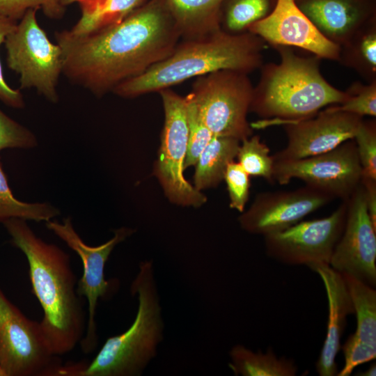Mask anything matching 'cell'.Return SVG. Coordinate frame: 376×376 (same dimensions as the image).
Returning a JSON list of instances; mask_svg holds the SVG:
<instances>
[{
  "label": "cell",
  "mask_w": 376,
  "mask_h": 376,
  "mask_svg": "<svg viewBox=\"0 0 376 376\" xmlns=\"http://www.w3.org/2000/svg\"><path fill=\"white\" fill-rule=\"evenodd\" d=\"M63 74L102 97L166 58L181 38L167 0H148L120 21L85 34L57 31Z\"/></svg>",
  "instance_id": "1"
},
{
  "label": "cell",
  "mask_w": 376,
  "mask_h": 376,
  "mask_svg": "<svg viewBox=\"0 0 376 376\" xmlns=\"http://www.w3.org/2000/svg\"><path fill=\"white\" fill-rule=\"evenodd\" d=\"M2 224L27 259L32 292L43 311L40 324L51 350L58 356L71 352L82 339L86 321L70 256L38 237L26 220Z\"/></svg>",
  "instance_id": "2"
},
{
  "label": "cell",
  "mask_w": 376,
  "mask_h": 376,
  "mask_svg": "<svg viewBox=\"0 0 376 376\" xmlns=\"http://www.w3.org/2000/svg\"><path fill=\"white\" fill-rule=\"evenodd\" d=\"M265 47V42L250 32L230 34L221 29L185 39L166 58L118 84L112 92L123 98H134L218 70L249 74L263 65Z\"/></svg>",
  "instance_id": "3"
},
{
  "label": "cell",
  "mask_w": 376,
  "mask_h": 376,
  "mask_svg": "<svg viewBox=\"0 0 376 376\" xmlns=\"http://www.w3.org/2000/svg\"><path fill=\"white\" fill-rule=\"evenodd\" d=\"M274 48L279 53L280 63L260 67L249 111L283 124L309 118L345 100V92L336 88L322 75L320 58L299 56L289 47Z\"/></svg>",
  "instance_id": "4"
},
{
  "label": "cell",
  "mask_w": 376,
  "mask_h": 376,
  "mask_svg": "<svg viewBox=\"0 0 376 376\" xmlns=\"http://www.w3.org/2000/svg\"><path fill=\"white\" fill-rule=\"evenodd\" d=\"M130 291L139 301L131 326L125 332L107 338L91 361L63 364L58 376H136L142 373L156 356L157 345L162 340L163 321L152 262L140 264Z\"/></svg>",
  "instance_id": "5"
},
{
  "label": "cell",
  "mask_w": 376,
  "mask_h": 376,
  "mask_svg": "<svg viewBox=\"0 0 376 376\" xmlns=\"http://www.w3.org/2000/svg\"><path fill=\"white\" fill-rule=\"evenodd\" d=\"M37 8L27 10L6 36V64L19 75L20 89L33 88L52 103H57V86L63 74V52L40 26Z\"/></svg>",
  "instance_id": "6"
},
{
  "label": "cell",
  "mask_w": 376,
  "mask_h": 376,
  "mask_svg": "<svg viewBox=\"0 0 376 376\" xmlns=\"http://www.w3.org/2000/svg\"><path fill=\"white\" fill-rule=\"evenodd\" d=\"M249 74L221 70L196 77L190 92L200 116L214 136L241 141L252 135L246 116L253 86Z\"/></svg>",
  "instance_id": "7"
},
{
  "label": "cell",
  "mask_w": 376,
  "mask_h": 376,
  "mask_svg": "<svg viewBox=\"0 0 376 376\" xmlns=\"http://www.w3.org/2000/svg\"><path fill=\"white\" fill-rule=\"evenodd\" d=\"M0 365L6 376H58L63 366L40 322L28 318L1 288Z\"/></svg>",
  "instance_id": "8"
},
{
  "label": "cell",
  "mask_w": 376,
  "mask_h": 376,
  "mask_svg": "<svg viewBox=\"0 0 376 376\" xmlns=\"http://www.w3.org/2000/svg\"><path fill=\"white\" fill-rule=\"evenodd\" d=\"M161 95L164 123L154 174L169 200L177 205L198 207L206 196L184 176L188 148V127L185 97L171 88L159 92Z\"/></svg>",
  "instance_id": "9"
},
{
  "label": "cell",
  "mask_w": 376,
  "mask_h": 376,
  "mask_svg": "<svg viewBox=\"0 0 376 376\" xmlns=\"http://www.w3.org/2000/svg\"><path fill=\"white\" fill-rule=\"evenodd\" d=\"M47 229L54 233L73 250L81 258L83 274L77 284V292L88 301V318L84 335L79 345L85 354L93 352L98 343L95 322L96 308L99 299H106L114 292L115 280H106L105 264L114 247L130 236L134 230L120 228L114 230L111 239L105 243L91 246L86 244L75 230L72 219L67 217L62 222L50 220L46 222Z\"/></svg>",
  "instance_id": "10"
},
{
  "label": "cell",
  "mask_w": 376,
  "mask_h": 376,
  "mask_svg": "<svg viewBox=\"0 0 376 376\" xmlns=\"http://www.w3.org/2000/svg\"><path fill=\"white\" fill-rule=\"evenodd\" d=\"M347 199L328 217L299 221L279 232L264 236L267 255L290 265H329L345 227Z\"/></svg>",
  "instance_id": "11"
},
{
  "label": "cell",
  "mask_w": 376,
  "mask_h": 376,
  "mask_svg": "<svg viewBox=\"0 0 376 376\" xmlns=\"http://www.w3.org/2000/svg\"><path fill=\"white\" fill-rule=\"evenodd\" d=\"M361 169L354 140L350 139L334 149L292 161L274 162V182L284 185L292 179L331 196L348 199L361 182Z\"/></svg>",
  "instance_id": "12"
},
{
  "label": "cell",
  "mask_w": 376,
  "mask_h": 376,
  "mask_svg": "<svg viewBox=\"0 0 376 376\" xmlns=\"http://www.w3.org/2000/svg\"><path fill=\"white\" fill-rule=\"evenodd\" d=\"M329 265L341 274L376 285V228L368 214L361 182L347 199L345 227Z\"/></svg>",
  "instance_id": "13"
},
{
  "label": "cell",
  "mask_w": 376,
  "mask_h": 376,
  "mask_svg": "<svg viewBox=\"0 0 376 376\" xmlns=\"http://www.w3.org/2000/svg\"><path fill=\"white\" fill-rule=\"evenodd\" d=\"M363 119L331 105L309 118L284 123L287 144L272 155L274 160H297L330 151L354 139Z\"/></svg>",
  "instance_id": "14"
},
{
  "label": "cell",
  "mask_w": 376,
  "mask_h": 376,
  "mask_svg": "<svg viewBox=\"0 0 376 376\" xmlns=\"http://www.w3.org/2000/svg\"><path fill=\"white\" fill-rule=\"evenodd\" d=\"M334 198L306 185L291 191L258 194L251 205L238 217L241 228L263 237L285 230Z\"/></svg>",
  "instance_id": "15"
},
{
  "label": "cell",
  "mask_w": 376,
  "mask_h": 376,
  "mask_svg": "<svg viewBox=\"0 0 376 376\" xmlns=\"http://www.w3.org/2000/svg\"><path fill=\"white\" fill-rule=\"evenodd\" d=\"M272 47L303 49L321 59L338 61L340 47L327 39L295 0H276L274 8L265 19L248 30Z\"/></svg>",
  "instance_id": "16"
},
{
  "label": "cell",
  "mask_w": 376,
  "mask_h": 376,
  "mask_svg": "<svg viewBox=\"0 0 376 376\" xmlns=\"http://www.w3.org/2000/svg\"><path fill=\"white\" fill-rule=\"evenodd\" d=\"M318 31L338 46L376 17L375 0H295Z\"/></svg>",
  "instance_id": "17"
},
{
  "label": "cell",
  "mask_w": 376,
  "mask_h": 376,
  "mask_svg": "<svg viewBox=\"0 0 376 376\" xmlns=\"http://www.w3.org/2000/svg\"><path fill=\"white\" fill-rule=\"evenodd\" d=\"M320 277L325 288L328 301L329 316L327 335L316 363L320 376L338 374L336 358L340 349L347 318L354 314L352 299L343 276L328 264H319L311 268Z\"/></svg>",
  "instance_id": "18"
},
{
  "label": "cell",
  "mask_w": 376,
  "mask_h": 376,
  "mask_svg": "<svg viewBox=\"0 0 376 376\" xmlns=\"http://www.w3.org/2000/svg\"><path fill=\"white\" fill-rule=\"evenodd\" d=\"M342 275L352 299L357 328L341 347L345 362L337 375L349 376L357 366L376 357V290L351 276Z\"/></svg>",
  "instance_id": "19"
},
{
  "label": "cell",
  "mask_w": 376,
  "mask_h": 376,
  "mask_svg": "<svg viewBox=\"0 0 376 376\" xmlns=\"http://www.w3.org/2000/svg\"><path fill=\"white\" fill-rule=\"evenodd\" d=\"M226 0H167L184 39L200 37L221 29V8Z\"/></svg>",
  "instance_id": "20"
},
{
  "label": "cell",
  "mask_w": 376,
  "mask_h": 376,
  "mask_svg": "<svg viewBox=\"0 0 376 376\" xmlns=\"http://www.w3.org/2000/svg\"><path fill=\"white\" fill-rule=\"evenodd\" d=\"M240 141L214 136L200 155L194 175V186L198 191L217 186L223 180L228 164L237 157Z\"/></svg>",
  "instance_id": "21"
},
{
  "label": "cell",
  "mask_w": 376,
  "mask_h": 376,
  "mask_svg": "<svg viewBox=\"0 0 376 376\" xmlns=\"http://www.w3.org/2000/svg\"><path fill=\"white\" fill-rule=\"evenodd\" d=\"M339 47L338 63L355 70L368 83L376 81V17Z\"/></svg>",
  "instance_id": "22"
},
{
  "label": "cell",
  "mask_w": 376,
  "mask_h": 376,
  "mask_svg": "<svg viewBox=\"0 0 376 376\" xmlns=\"http://www.w3.org/2000/svg\"><path fill=\"white\" fill-rule=\"evenodd\" d=\"M229 366L235 375L242 376H295L298 368L285 357L279 358L274 352H254L242 345L234 346L230 352Z\"/></svg>",
  "instance_id": "23"
},
{
  "label": "cell",
  "mask_w": 376,
  "mask_h": 376,
  "mask_svg": "<svg viewBox=\"0 0 376 376\" xmlns=\"http://www.w3.org/2000/svg\"><path fill=\"white\" fill-rule=\"evenodd\" d=\"M148 0H79L81 17L70 30L85 34L118 22Z\"/></svg>",
  "instance_id": "24"
},
{
  "label": "cell",
  "mask_w": 376,
  "mask_h": 376,
  "mask_svg": "<svg viewBox=\"0 0 376 376\" xmlns=\"http://www.w3.org/2000/svg\"><path fill=\"white\" fill-rule=\"evenodd\" d=\"M276 3V0H226L221 11V29L230 34L248 32L272 13Z\"/></svg>",
  "instance_id": "25"
},
{
  "label": "cell",
  "mask_w": 376,
  "mask_h": 376,
  "mask_svg": "<svg viewBox=\"0 0 376 376\" xmlns=\"http://www.w3.org/2000/svg\"><path fill=\"white\" fill-rule=\"evenodd\" d=\"M60 214V210L49 203H26L16 198L0 158V223L12 218L47 222Z\"/></svg>",
  "instance_id": "26"
},
{
  "label": "cell",
  "mask_w": 376,
  "mask_h": 376,
  "mask_svg": "<svg viewBox=\"0 0 376 376\" xmlns=\"http://www.w3.org/2000/svg\"><path fill=\"white\" fill-rule=\"evenodd\" d=\"M236 157L237 162L249 175L261 177L269 183H274V160L269 147L258 135L242 140Z\"/></svg>",
  "instance_id": "27"
},
{
  "label": "cell",
  "mask_w": 376,
  "mask_h": 376,
  "mask_svg": "<svg viewBox=\"0 0 376 376\" xmlns=\"http://www.w3.org/2000/svg\"><path fill=\"white\" fill-rule=\"evenodd\" d=\"M185 97L188 127V148L185 162V169L195 166L200 155L214 135L203 121L191 93Z\"/></svg>",
  "instance_id": "28"
},
{
  "label": "cell",
  "mask_w": 376,
  "mask_h": 376,
  "mask_svg": "<svg viewBox=\"0 0 376 376\" xmlns=\"http://www.w3.org/2000/svg\"><path fill=\"white\" fill-rule=\"evenodd\" d=\"M361 166V181H376V121L363 119L353 139Z\"/></svg>",
  "instance_id": "29"
},
{
  "label": "cell",
  "mask_w": 376,
  "mask_h": 376,
  "mask_svg": "<svg viewBox=\"0 0 376 376\" xmlns=\"http://www.w3.org/2000/svg\"><path fill=\"white\" fill-rule=\"evenodd\" d=\"M345 100L332 105L336 110L345 111L359 116H376V81L363 84L353 82L345 91Z\"/></svg>",
  "instance_id": "30"
},
{
  "label": "cell",
  "mask_w": 376,
  "mask_h": 376,
  "mask_svg": "<svg viewBox=\"0 0 376 376\" xmlns=\"http://www.w3.org/2000/svg\"><path fill=\"white\" fill-rule=\"evenodd\" d=\"M38 145L35 134L0 109V151L8 148L30 149Z\"/></svg>",
  "instance_id": "31"
},
{
  "label": "cell",
  "mask_w": 376,
  "mask_h": 376,
  "mask_svg": "<svg viewBox=\"0 0 376 376\" xmlns=\"http://www.w3.org/2000/svg\"><path fill=\"white\" fill-rule=\"evenodd\" d=\"M249 176L234 160L228 164L224 176L230 198V207L241 213L244 211L249 199L251 185Z\"/></svg>",
  "instance_id": "32"
},
{
  "label": "cell",
  "mask_w": 376,
  "mask_h": 376,
  "mask_svg": "<svg viewBox=\"0 0 376 376\" xmlns=\"http://www.w3.org/2000/svg\"><path fill=\"white\" fill-rule=\"evenodd\" d=\"M30 8H40L49 17L58 19L63 16L65 8L59 0H0V14L16 21Z\"/></svg>",
  "instance_id": "33"
},
{
  "label": "cell",
  "mask_w": 376,
  "mask_h": 376,
  "mask_svg": "<svg viewBox=\"0 0 376 376\" xmlns=\"http://www.w3.org/2000/svg\"><path fill=\"white\" fill-rule=\"evenodd\" d=\"M17 21L0 14V45L4 43L6 36L15 27ZM0 100L6 105L15 109H22L25 106L22 94L19 90L11 88L6 81L0 61Z\"/></svg>",
  "instance_id": "34"
},
{
  "label": "cell",
  "mask_w": 376,
  "mask_h": 376,
  "mask_svg": "<svg viewBox=\"0 0 376 376\" xmlns=\"http://www.w3.org/2000/svg\"><path fill=\"white\" fill-rule=\"evenodd\" d=\"M360 182L364 189L368 214L373 226L376 228V181L363 180Z\"/></svg>",
  "instance_id": "35"
},
{
  "label": "cell",
  "mask_w": 376,
  "mask_h": 376,
  "mask_svg": "<svg viewBox=\"0 0 376 376\" xmlns=\"http://www.w3.org/2000/svg\"><path fill=\"white\" fill-rule=\"evenodd\" d=\"M359 376H375L376 375V364L375 363H373L368 370L358 373L357 374Z\"/></svg>",
  "instance_id": "36"
},
{
  "label": "cell",
  "mask_w": 376,
  "mask_h": 376,
  "mask_svg": "<svg viewBox=\"0 0 376 376\" xmlns=\"http://www.w3.org/2000/svg\"><path fill=\"white\" fill-rule=\"evenodd\" d=\"M79 0H59V2L61 3V5L63 7H66L67 6L75 2V1H78Z\"/></svg>",
  "instance_id": "37"
},
{
  "label": "cell",
  "mask_w": 376,
  "mask_h": 376,
  "mask_svg": "<svg viewBox=\"0 0 376 376\" xmlns=\"http://www.w3.org/2000/svg\"><path fill=\"white\" fill-rule=\"evenodd\" d=\"M0 376H6L4 370H3V368H1V365H0Z\"/></svg>",
  "instance_id": "38"
}]
</instances>
